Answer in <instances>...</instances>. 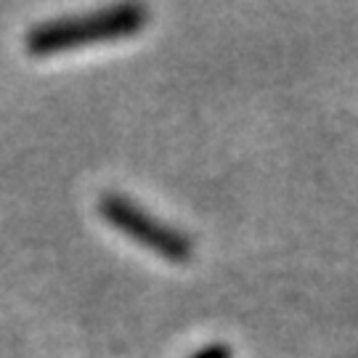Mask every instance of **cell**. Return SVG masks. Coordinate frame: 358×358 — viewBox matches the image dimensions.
I'll list each match as a JSON object with an SVG mask.
<instances>
[{
	"label": "cell",
	"instance_id": "cell-1",
	"mask_svg": "<svg viewBox=\"0 0 358 358\" xmlns=\"http://www.w3.org/2000/svg\"><path fill=\"white\" fill-rule=\"evenodd\" d=\"M146 24V8L143 6H112L99 8L83 16L56 19L48 24L35 27L27 35V51L35 56H51V53L75 51L93 43L130 38Z\"/></svg>",
	"mask_w": 358,
	"mask_h": 358
},
{
	"label": "cell",
	"instance_id": "cell-2",
	"mask_svg": "<svg viewBox=\"0 0 358 358\" xmlns=\"http://www.w3.org/2000/svg\"><path fill=\"white\" fill-rule=\"evenodd\" d=\"M99 213L117 231H122L125 236H130L133 242H138L141 247L154 250L157 255L170 260V263L192 260L194 244L178 229H173V226H167V223L157 220L154 215H149L143 207L130 202L128 196L103 194L101 199H99Z\"/></svg>",
	"mask_w": 358,
	"mask_h": 358
},
{
	"label": "cell",
	"instance_id": "cell-3",
	"mask_svg": "<svg viewBox=\"0 0 358 358\" xmlns=\"http://www.w3.org/2000/svg\"><path fill=\"white\" fill-rule=\"evenodd\" d=\"M192 358H231V348L215 343V345L202 348V350H199V353H194Z\"/></svg>",
	"mask_w": 358,
	"mask_h": 358
}]
</instances>
